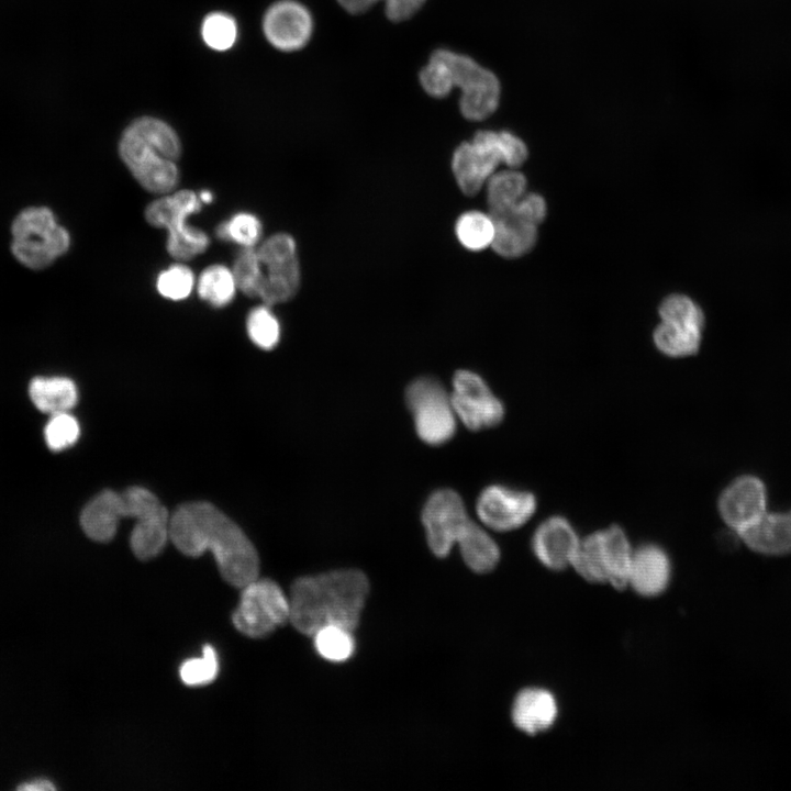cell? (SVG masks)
I'll use <instances>...</instances> for the list:
<instances>
[{
	"instance_id": "obj_1",
	"label": "cell",
	"mask_w": 791,
	"mask_h": 791,
	"mask_svg": "<svg viewBox=\"0 0 791 791\" xmlns=\"http://www.w3.org/2000/svg\"><path fill=\"white\" fill-rule=\"evenodd\" d=\"M169 539L179 552L197 557L210 550L223 579L243 588L258 578L259 559L242 528L213 504L185 503L170 515Z\"/></svg>"
},
{
	"instance_id": "obj_2",
	"label": "cell",
	"mask_w": 791,
	"mask_h": 791,
	"mask_svg": "<svg viewBox=\"0 0 791 791\" xmlns=\"http://www.w3.org/2000/svg\"><path fill=\"white\" fill-rule=\"evenodd\" d=\"M369 592L365 573L337 569L297 579L290 590V623L308 636L328 625L354 632Z\"/></svg>"
},
{
	"instance_id": "obj_3",
	"label": "cell",
	"mask_w": 791,
	"mask_h": 791,
	"mask_svg": "<svg viewBox=\"0 0 791 791\" xmlns=\"http://www.w3.org/2000/svg\"><path fill=\"white\" fill-rule=\"evenodd\" d=\"M422 523L428 547L436 557H446L457 544L465 564L475 572H490L499 564L498 544L471 520L456 491L433 492L423 508Z\"/></svg>"
},
{
	"instance_id": "obj_4",
	"label": "cell",
	"mask_w": 791,
	"mask_h": 791,
	"mask_svg": "<svg viewBox=\"0 0 791 791\" xmlns=\"http://www.w3.org/2000/svg\"><path fill=\"white\" fill-rule=\"evenodd\" d=\"M121 159L138 183L153 193H168L177 185L176 161L181 145L176 132L164 121L142 116L123 132L119 144Z\"/></svg>"
},
{
	"instance_id": "obj_5",
	"label": "cell",
	"mask_w": 791,
	"mask_h": 791,
	"mask_svg": "<svg viewBox=\"0 0 791 791\" xmlns=\"http://www.w3.org/2000/svg\"><path fill=\"white\" fill-rule=\"evenodd\" d=\"M11 232L13 255L32 269L49 266L64 255L70 245L69 233L45 207H32L21 211L12 223Z\"/></svg>"
},
{
	"instance_id": "obj_6",
	"label": "cell",
	"mask_w": 791,
	"mask_h": 791,
	"mask_svg": "<svg viewBox=\"0 0 791 791\" xmlns=\"http://www.w3.org/2000/svg\"><path fill=\"white\" fill-rule=\"evenodd\" d=\"M516 136L509 131H479L472 141L461 143L453 155L452 169L460 190L477 194L500 164L516 152Z\"/></svg>"
},
{
	"instance_id": "obj_7",
	"label": "cell",
	"mask_w": 791,
	"mask_h": 791,
	"mask_svg": "<svg viewBox=\"0 0 791 791\" xmlns=\"http://www.w3.org/2000/svg\"><path fill=\"white\" fill-rule=\"evenodd\" d=\"M200 208L201 200L193 191L179 190L153 201L145 210L151 225L168 231L167 250L176 259H191L209 246L208 235L187 224V218Z\"/></svg>"
},
{
	"instance_id": "obj_8",
	"label": "cell",
	"mask_w": 791,
	"mask_h": 791,
	"mask_svg": "<svg viewBox=\"0 0 791 791\" xmlns=\"http://www.w3.org/2000/svg\"><path fill=\"white\" fill-rule=\"evenodd\" d=\"M405 402L421 441L438 446L454 436L457 417L450 393L437 379L420 377L413 380L405 389Z\"/></svg>"
},
{
	"instance_id": "obj_9",
	"label": "cell",
	"mask_w": 791,
	"mask_h": 791,
	"mask_svg": "<svg viewBox=\"0 0 791 791\" xmlns=\"http://www.w3.org/2000/svg\"><path fill=\"white\" fill-rule=\"evenodd\" d=\"M241 589L232 621L244 635L261 638L290 621L289 598L275 581L256 578Z\"/></svg>"
},
{
	"instance_id": "obj_10",
	"label": "cell",
	"mask_w": 791,
	"mask_h": 791,
	"mask_svg": "<svg viewBox=\"0 0 791 791\" xmlns=\"http://www.w3.org/2000/svg\"><path fill=\"white\" fill-rule=\"evenodd\" d=\"M441 51L452 88L461 89L459 107L463 115L471 121H481L494 113L501 97L498 77L468 56Z\"/></svg>"
},
{
	"instance_id": "obj_11",
	"label": "cell",
	"mask_w": 791,
	"mask_h": 791,
	"mask_svg": "<svg viewBox=\"0 0 791 791\" xmlns=\"http://www.w3.org/2000/svg\"><path fill=\"white\" fill-rule=\"evenodd\" d=\"M261 268L259 298L267 305L291 299L300 286V267L294 239L285 233L267 238L256 249Z\"/></svg>"
},
{
	"instance_id": "obj_12",
	"label": "cell",
	"mask_w": 791,
	"mask_h": 791,
	"mask_svg": "<svg viewBox=\"0 0 791 791\" xmlns=\"http://www.w3.org/2000/svg\"><path fill=\"white\" fill-rule=\"evenodd\" d=\"M450 400L456 417L471 431L500 424L505 413L483 378L466 369L455 372Z\"/></svg>"
},
{
	"instance_id": "obj_13",
	"label": "cell",
	"mask_w": 791,
	"mask_h": 791,
	"mask_svg": "<svg viewBox=\"0 0 791 791\" xmlns=\"http://www.w3.org/2000/svg\"><path fill=\"white\" fill-rule=\"evenodd\" d=\"M634 549L624 530L617 525L594 532L584 538V553L593 572L615 589H625Z\"/></svg>"
},
{
	"instance_id": "obj_14",
	"label": "cell",
	"mask_w": 791,
	"mask_h": 791,
	"mask_svg": "<svg viewBox=\"0 0 791 791\" xmlns=\"http://www.w3.org/2000/svg\"><path fill=\"white\" fill-rule=\"evenodd\" d=\"M536 497L526 490L491 484L479 494L477 515L486 527L509 532L523 526L535 514Z\"/></svg>"
},
{
	"instance_id": "obj_15",
	"label": "cell",
	"mask_w": 791,
	"mask_h": 791,
	"mask_svg": "<svg viewBox=\"0 0 791 791\" xmlns=\"http://www.w3.org/2000/svg\"><path fill=\"white\" fill-rule=\"evenodd\" d=\"M717 510L724 523L739 534L767 512L765 483L750 475L736 478L722 491Z\"/></svg>"
},
{
	"instance_id": "obj_16",
	"label": "cell",
	"mask_w": 791,
	"mask_h": 791,
	"mask_svg": "<svg viewBox=\"0 0 791 791\" xmlns=\"http://www.w3.org/2000/svg\"><path fill=\"white\" fill-rule=\"evenodd\" d=\"M580 538L564 516H550L543 521L532 537V550L538 562L552 571L571 566Z\"/></svg>"
},
{
	"instance_id": "obj_17",
	"label": "cell",
	"mask_w": 791,
	"mask_h": 791,
	"mask_svg": "<svg viewBox=\"0 0 791 791\" xmlns=\"http://www.w3.org/2000/svg\"><path fill=\"white\" fill-rule=\"evenodd\" d=\"M264 32L269 43L285 52L303 47L312 33L309 11L291 0L279 1L266 12Z\"/></svg>"
},
{
	"instance_id": "obj_18",
	"label": "cell",
	"mask_w": 791,
	"mask_h": 791,
	"mask_svg": "<svg viewBox=\"0 0 791 791\" xmlns=\"http://www.w3.org/2000/svg\"><path fill=\"white\" fill-rule=\"evenodd\" d=\"M671 562L658 545L646 544L633 552L627 587L645 598L660 595L669 586Z\"/></svg>"
},
{
	"instance_id": "obj_19",
	"label": "cell",
	"mask_w": 791,
	"mask_h": 791,
	"mask_svg": "<svg viewBox=\"0 0 791 791\" xmlns=\"http://www.w3.org/2000/svg\"><path fill=\"white\" fill-rule=\"evenodd\" d=\"M751 552L764 556L791 554V510L766 512L754 525L737 534Z\"/></svg>"
},
{
	"instance_id": "obj_20",
	"label": "cell",
	"mask_w": 791,
	"mask_h": 791,
	"mask_svg": "<svg viewBox=\"0 0 791 791\" xmlns=\"http://www.w3.org/2000/svg\"><path fill=\"white\" fill-rule=\"evenodd\" d=\"M558 715L557 701L543 688H526L512 705V722L521 732L534 736L549 729Z\"/></svg>"
},
{
	"instance_id": "obj_21",
	"label": "cell",
	"mask_w": 791,
	"mask_h": 791,
	"mask_svg": "<svg viewBox=\"0 0 791 791\" xmlns=\"http://www.w3.org/2000/svg\"><path fill=\"white\" fill-rule=\"evenodd\" d=\"M123 517L126 516L122 492L103 490L83 508L80 524L89 538L104 543L114 537Z\"/></svg>"
},
{
	"instance_id": "obj_22",
	"label": "cell",
	"mask_w": 791,
	"mask_h": 791,
	"mask_svg": "<svg viewBox=\"0 0 791 791\" xmlns=\"http://www.w3.org/2000/svg\"><path fill=\"white\" fill-rule=\"evenodd\" d=\"M494 222V237L491 247L506 258H516L528 253L537 239V225L523 219L512 209L489 212Z\"/></svg>"
},
{
	"instance_id": "obj_23",
	"label": "cell",
	"mask_w": 791,
	"mask_h": 791,
	"mask_svg": "<svg viewBox=\"0 0 791 791\" xmlns=\"http://www.w3.org/2000/svg\"><path fill=\"white\" fill-rule=\"evenodd\" d=\"M170 515L161 504L137 517L130 536L133 554L141 560L158 556L169 539Z\"/></svg>"
},
{
	"instance_id": "obj_24",
	"label": "cell",
	"mask_w": 791,
	"mask_h": 791,
	"mask_svg": "<svg viewBox=\"0 0 791 791\" xmlns=\"http://www.w3.org/2000/svg\"><path fill=\"white\" fill-rule=\"evenodd\" d=\"M33 404L44 413L67 412L78 401L75 382L66 377H36L29 386Z\"/></svg>"
},
{
	"instance_id": "obj_25",
	"label": "cell",
	"mask_w": 791,
	"mask_h": 791,
	"mask_svg": "<svg viewBox=\"0 0 791 791\" xmlns=\"http://www.w3.org/2000/svg\"><path fill=\"white\" fill-rule=\"evenodd\" d=\"M703 326L678 321H660L654 332V343L659 352L669 357L691 356L700 348Z\"/></svg>"
},
{
	"instance_id": "obj_26",
	"label": "cell",
	"mask_w": 791,
	"mask_h": 791,
	"mask_svg": "<svg viewBox=\"0 0 791 791\" xmlns=\"http://www.w3.org/2000/svg\"><path fill=\"white\" fill-rule=\"evenodd\" d=\"M486 185L489 212L513 207L526 192L524 175L514 169L495 171Z\"/></svg>"
},
{
	"instance_id": "obj_27",
	"label": "cell",
	"mask_w": 791,
	"mask_h": 791,
	"mask_svg": "<svg viewBox=\"0 0 791 791\" xmlns=\"http://www.w3.org/2000/svg\"><path fill=\"white\" fill-rule=\"evenodd\" d=\"M236 289L232 270L220 264L207 267L197 285L199 297L214 308L226 307L233 300Z\"/></svg>"
},
{
	"instance_id": "obj_28",
	"label": "cell",
	"mask_w": 791,
	"mask_h": 791,
	"mask_svg": "<svg viewBox=\"0 0 791 791\" xmlns=\"http://www.w3.org/2000/svg\"><path fill=\"white\" fill-rule=\"evenodd\" d=\"M455 231L465 248L478 252L492 245L494 222L489 213L468 211L458 218Z\"/></svg>"
},
{
	"instance_id": "obj_29",
	"label": "cell",
	"mask_w": 791,
	"mask_h": 791,
	"mask_svg": "<svg viewBox=\"0 0 791 791\" xmlns=\"http://www.w3.org/2000/svg\"><path fill=\"white\" fill-rule=\"evenodd\" d=\"M352 633L341 626H324L312 636L314 648L327 661H346L355 651V639Z\"/></svg>"
},
{
	"instance_id": "obj_30",
	"label": "cell",
	"mask_w": 791,
	"mask_h": 791,
	"mask_svg": "<svg viewBox=\"0 0 791 791\" xmlns=\"http://www.w3.org/2000/svg\"><path fill=\"white\" fill-rule=\"evenodd\" d=\"M246 330L252 342L261 349H272L280 339V324L265 303L248 313Z\"/></svg>"
},
{
	"instance_id": "obj_31",
	"label": "cell",
	"mask_w": 791,
	"mask_h": 791,
	"mask_svg": "<svg viewBox=\"0 0 791 791\" xmlns=\"http://www.w3.org/2000/svg\"><path fill=\"white\" fill-rule=\"evenodd\" d=\"M233 276L238 290L250 298H259L261 268L254 247H244L233 265Z\"/></svg>"
},
{
	"instance_id": "obj_32",
	"label": "cell",
	"mask_w": 791,
	"mask_h": 791,
	"mask_svg": "<svg viewBox=\"0 0 791 791\" xmlns=\"http://www.w3.org/2000/svg\"><path fill=\"white\" fill-rule=\"evenodd\" d=\"M216 235L221 239L235 242L243 247H254L261 236V224L254 214L241 212L221 223L216 229Z\"/></svg>"
},
{
	"instance_id": "obj_33",
	"label": "cell",
	"mask_w": 791,
	"mask_h": 791,
	"mask_svg": "<svg viewBox=\"0 0 791 791\" xmlns=\"http://www.w3.org/2000/svg\"><path fill=\"white\" fill-rule=\"evenodd\" d=\"M219 673V659L215 649L205 645L200 657L182 662L179 675L183 683L190 687L204 686L212 682Z\"/></svg>"
},
{
	"instance_id": "obj_34",
	"label": "cell",
	"mask_w": 791,
	"mask_h": 791,
	"mask_svg": "<svg viewBox=\"0 0 791 791\" xmlns=\"http://www.w3.org/2000/svg\"><path fill=\"white\" fill-rule=\"evenodd\" d=\"M79 435V423L69 411L52 414L44 428L46 445L54 452L73 446L78 441Z\"/></svg>"
},
{
	"instance_id": "obj_35",
	"label": "cell",
	"mask_w": 791,
	"mask_h": 791,
	"mask_svg": "<svg viewBox=\"0 0 791 791\" xmlns=\"http://www.w3.org/2000/svg\"><path fill=\"white\" fill-rule=\"evenodd\" d=\"M202 38L215 51H226L233 46L237 36L234 19L224 13H211L202 23Z\"/></svg>"
},
{
	"instance_id": "obj_36",
	"label": "cell",
	"mask_w": 791,
	"mask_h": 791,
	"mask_svg": "<svg viewBox=\"0 0 791 791\" xmlns=\"http://www.w3.org/2000/svg\"><path fill=\"white\" fill-rule=\"evenodd\" d=\"M194 277L191 269L182 264L171 265L161 271L156 280L157 291L170 300H183L191 293Z\"/></svg>"
},
{
	"instance_id": "obj_37",
	"label": "cell",
	"mask_w": 791,
	"mask_h": 791,
	"mask_svg": "<svg viewBox=\"0 0 791 791\" xmlns=\"http://www.w3.org/2000/svg\"><path fill=\"white\" fill-rule=\"evenodd\" d=\"M379 0H338L339 4L349 13H361L371 8ZM425 0H385L386 14L393 22L411 18Z\"/></svg>"
},
{
	"instance_id": "obj_38",
	"label": "cell",
	"mask_w": 791,
	"mask_h": 791,
	"mask_svg": "<svg viewBox=\"0 0 791 791\" xmlns=\"http://www.w3.org/2000/svg\"><path fill=\"white\" fill-rule=\"evenodd\" d=\"M661 321H678L704 325V316L700 307L683 294L666 298L659 307Z\"/></svg>"
},
{
	"instance_id": "obj_39",
	"label": "cell",
	"mask_w": 791,
	"mask_h": 791,
	"mask_svg": "<svg viewBox=\"0 0 791 791\" xmlns=\"http://www.w3.org/2000/svg\"><path fill=\"white\" fill-rule=\"evenodd\" d=\"M523 219L538 225L546 216V202L542 196L533 192H525L523 197L511 208Z\"/></svg>"
},
{
	"instance_id": "obj_40",
	"label": "cell",
	"mask_w": 791,
	"mask_h": 791,
	"mask_svg": "<svg viewBox=\"0 0 791 791\" xmlns=\"http://www.w3.org/2000/svg\"><path fill=\"white\" fill-rule=\"evenodd\" d=\"M21 791H52L55 790V786L45 779H36L26 783H23L16 788Z\"/></svg>"
},
{
	"instance_id": "obj_41",
	"label": "cell",
	"mask_w": 791,
	"mask_h": 791,
	"mask_svg": "<svg viewBox=\"0 0 791 791\" xmlns=\"http://www.w3.org/2000/svg\"><path fill=\"white\" fill-rule=\"evenodd\" d=\"M201 202L209 203L212 201L213 196L210 191H202L199 196Z\"/></svg>"
}]
</instances>
